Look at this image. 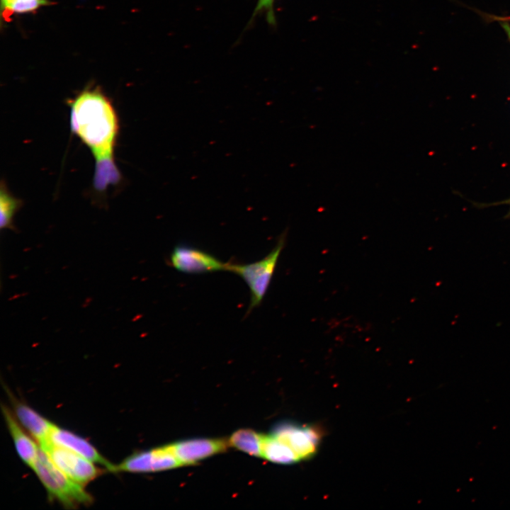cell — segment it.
Here are the masks:
<instances>
[{"label":"cell","instance_id":"1","mask_svg":"<svg viewBox=\"0 0 510 510\" xmlns=\"http://www.w3.org/2000/svg\"><path fill=\"white\" fill-rule=\"evenodd\" d=\"M69 104L71 130L90 149L95 159V189L103 191L118 184L121 174L114 152L119 123L111 101L96 88L83 90Z\"/></svg>","mask_w":510,"mask_h":510},{"label":"cell","instance_id":"2","mask_svg":"<svg viewBox=\"0 0 510 510\" xmlns=\"http://www.w3.org/2000/svg\"><path fill=\"white\" fill-rule=\"evenodd\" d=\"M31 468L51 499L57 500L67 508L91 502L92 498L85 491L84 485L74 481L62 472L40 447L37 458Z\"/></svg>","mask_w":510,"mask_h":510},{"label":"cell","instance_id":"3","mask_svg":"<svg viewBox=\"0 0 510 510\" xmlns=\"http://www.w3.org/2000/svg\"><path fill=\"white\" fill-rule=\"evenodd\" d=\"M285 240L284 233L273 250L259 261L246 264L228 263L227 271L240 276L249 288L251 295L248 313L261 303L266 294Z\"/></svg>","mask_w":510,"mask_h":510},{"label":"cell","instance_id":"4","mask_svg":"<svg viewBox=\"0 0 510 510\" xmlns=\"http://www.w3.org/2000/svg\"><path fill=\"white\" fill-rule=\"evenodd\" d=\"M298 458L300 462L312 458L318 451L322 432L315 425L283 421L274 426L270 434Z\"/></svg>","mask_w":510,"mask_h":510},{"label":"cell","instance_id":"5","mask_svg":"<svg viewBox=\"0 0 510 510\" xmlns=\"http://www.w3.org/2000/svg\"><path fill=\"white\" fill-rule=\"evenodd\" d=\"M40 448L62 472L80 484H86L98 475L92 461L72 450L55 446L51 441Z\"/></svg>","mask_w":510,"mask_h":510},{"label":"cell","instance_id":"6","mask_svg":"<svg viewBox=\"0 0 510 510\" xmlns=\"http://www.w3.org/2000/svg\"><path fill=\"white\" fill-rule=\"evenodd\" d=\"M170 264L177 271L190 274L227 271L228 263L200 249L186 244L176 245L171 252Z\"/></svg>","mask_w":510,"mask_h":510},{"label":"cell","instance_id":"7","mask_svg":"<svg viewBox=\"0 0 510 510\" xmlns=\"http://www.w3.org/2000/svg\"><path fill=\"white\" fill-rule=\"evenodd\" d=\"M181 466L168 445L135 453L118 465L113 472H154L171 470Z\"/></svg>","mask_w":510,"mask_h":510},{"label":"cell","instance_id":"8","mask_svg":"<svg viewBox=\"0 0 510 510\" xmlns=\"http://www.w3.org/2000/svg\"><path fill=\"white\" fill-rule=\"evenodd\" d=\"M181 465H194L208 457L225 452L230 446L222 438H191L168 445Z\"/></svg>","mask_w":510,"mask_h":510},{"label":"cell","instance_id":"9","mask_svg":"<svg viewBox=\"0 0 510 510\" xmlns=\"http://www.w3.org/2000/svg\"><path fill=\"white\" fill-rule=\"evenodd\" d=\"M50 439L55 446L72 450L93 463L104 465L110 471H113L114 465L104 458L89 441L75 434L54 425Z\"/></svg>","mask_w":510,"mask_h":510},{"label":"cell","instance_id":"10","mask_svg":"<svg viewBox=\"0 0 510 510\" xmlns=\"http://www.w3.org/2000/svg\"><path fill=\"white\" fill-rule=\"evenodd\" d=\"M14 412L19 422L35 438L40 447L51 441L50 436L54 424L21 402L14 404Z\"/></svg>","mask_w":510,"mask_h":510},{"label":"cell","instance_id":"11","mask_svg":"<svg viewBox=\"0 0 510 510\" xmlns=\"http://www.w3.org/2000/svg\"><path fill=\"white\" fill-rule=\"evenodd\" d=\"M2 411L18 455L26 465L32 467L39 447L23 431L14 416L6 407H2Z\"/></svg>","mask_w":510,"mask_h":510},{"label":"cell","instance_id":"12","mask_svg":"<svg viewBox=\"0 0 510 510\" xmlns=\"http://www.w3.org/2000/svg\"><path fill=\"white\" fill-rule=\"evenodd\" d=\"M261 458L281 465H291L300 462L290 448L271 434L264 435Z\"/></svg>","mask_w":510,"mask_h":510},{"label":"cell","instance_id":"13","mask_svg":"<svg viewBox=\"0 0 510 510\" xmlns=\"http://www.w3.org/2000/svg\"><path fill=\"white\" fill-rule=\"evenodd\" d=\"M264 435L249 429L234 431L228 440L230 446L256 457H261Z\"/></svg>","mask_w":510,"mask_h":510},{"label":"cell","instance_id":"14","mask_svg":"<svg viewBox=\"0 0 510 510\" xmlns=\"http://www.w3.org/2000/svg\"><path fill=\"white\" fill-rule=\"evenodd\" d=\"M22 201L8 191L4 182L0 190V227L1 229H12L13 218L21 208Z\"/></svg>","mask_w":510,"mask_h":510},{"label":"cell","instance_id":"15","mask_svg":"<svg viewBox=\"0 0 510 510\" xmlns=\"http://www.w3.org/2000/svg\"><path fill=\"white\" fill-rule=\"evenodd\" d=\"M46 4V0H1V8L6 18L13 13L34 11Z\"/></svg>","mask_w":510,"mask_h":510},{"label":"cell","instance_id":"16","mask_svg":"<svg viewBox=\"0 0 510 510\" xmlns=\"http://www.w3.org/2000/svg\"><path fill=\"white\" fill-rule=\"evenodd\" d=\"M273 2L274 0H259L253 16L262 12H266L267 20L269 23H275V16L273 13Z\"/></svg>","mask_w":510,"mask_h":510},{"label":"cell","instance_id":"17","mask_svg":"<svg viewBox=\"0 0 510 510\" xmlns=\"http://www.w3.org/2000/svg\"><path fill=\"white\" fill-rule=\"evenodd\" d=\"M509 205H510V200H509ZM505 218H506V219H510V208H509V210L508 213H507V214L506 215V216H505Z\"/></svg>","mask_w":510,"mask_h":510},{"label":"cell","instance_id":"18","mask_svg":"<svg viewBox=\"0 0 510 510\" xmlns=\"http://www.w3.org/2000/svg\"><path fill=\"white\" fill-rule=\"evenodd\" d=\"M506 28H507V30H508V34H509V36H510V28H509L508 26H507V27H506Z\"/></svg>","mask_w":510,"mask_h":510}]
</instances>
